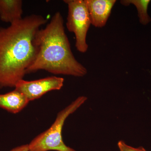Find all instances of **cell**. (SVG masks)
<instances>
[{
  "instance_id": "1",
  "label": "cell",
  "mask_w": 151,
  "mask_h": 151,
  "mask_svg": "<svg viewBox=\"0 0 151 151\" xmlns=\"http://www.w3.org/2000/svg\"><path fill=\"white\" fill-rule=\"evenodd\" d=\"M47 21L32 14L0 28V89L15 87L23 79L35 57L36 34Z\"/></svg>"
},
{
  "instance_id": "2",
  "label": "cell",
  "mask_w": 151,
  "mask_h": 151,
  "mask_svg": "<svg viewBox=\"0 0 151 151\" xmlns=\"http://www.w3.org/2000/svg\"><path fill=\"white\" fill-rule=\"evenodd\" d=\"M35 57L27 73L45 70L54 74L82 77L87 70L72 53L61 13L56 12L44 29H40L34 39Z\"/></svg>"
},
{
  "instance_id": "3",
  "label": "cell",
  "mask_w": 151,
  "mask_h": 151,
  "mask_svg": "<svg viewBox=\"0 0 151 151\" xmlns=\"http://www.w3.org/2000/svg\"><path fill=\"white\" fill-rule=\"evenodd\" d=\"M79 96L58 114L53 124L48 129L34 139L28 144L29 151H76L68 147L62 139V131L65 120L87 100Z\"/></svg>"
},
{
  "instance_id": "4",
  "label": "cell",
  "mask_w": 151,
  "mask_h": 151,
  "mask_svg": "<svg viewBox=\"0 0 151 151\" xmlns=\"http://www.w3.org/2000/svg\"><path fill=\"white\" fill-rule=\"evenodd\" d=\"M63 1L68 8L66 27L68 31L75 35L77 50L81 53H85L88 49L86 36L91 25L85 1L64 0Z\"/></svg>"
},
{
  "instance_id": "5",
  "label": "cell",
  "mask_w": 151,
  "mask_h": 151,
  "mask_svg": "<svg viewBox=\"0 0 151 151\" xmlns=\"http://www.w3.org/2000/svg\"><path fill=\"white\" fill-rule=\"evenodd\" d=\"M64 81V78L55 76L30 81L22 79L17 83L15 89L24 94L29 101H32L50 91L61 89Z\"/></svg>"
},
{
  "instance_id": "6",
  "label": "cell",
  "mask_w": 151,
  "mask_h": 151,
  "mask_svg": "<svg viewBox=\"0 0 151 151\" xmlns=\"http://www.w3.org/2000/svg\"><path fill=\"white\" fill-rule=\"evenodd\" d=\"M91 24L96 27H104L111 15L116 0H84Z\"/></svg>"
},
{
  "instance_id": "7",
  "label": "cell",
  "mask_w": 151,
  "mask_h": 151,
  "mask_svg": "<svg viewBox=\"0 0 151 151\" xmlns=\"http://www.w3.org/2000/svg\"><path fill=\"white\" fill-rule=\"evenodd\" d=\"M29 102L24 94L16 89L0 94V108L14 114L20 112Z\"/></svg>"
},
{
  "instance_id": "8",
  "label": "cell",
  "mask_w": 151,
  "mask_h": 151,
  "mask_svg": "<svg viewBox=\"0 0 151 151\" xmlns=\"http://www.w3.org/2000/svg\"><path fill=\"white\" fill-rule=\"evenodd\" d=\"M22 1L0 0V19L10 24L23 18Z\"/></svg>"
},
{
  "instance_id": "9",
  "label": "cell",
  "mask_w": 151,
  "mask_h": 151,
  "mask_svg": "<svg viewBox=\"0 0 151 151\" xmlns=\"http://www.w3.org/2000/svg\"><path fill=\"white\" fill-rule=\"evenodd\" d=\"M150 0H122L120 3L123 5L128 6L133 4L136 6L138 11V17L142 24L146 25L151 21L148 14L147 9Z\"/></svg>"
},
{
  "instance_id": "10",
  "label": "cell",
  "mask_w": 151,
  "mask_h": 151,
  "mask_svg": "<svg viewBox=\"0 0 151 151\" xmlns=\"http://www.w3.org/2000/svg\"><path fill=\"white\" fill-rule=\"evenodd\" d=\"M118 147L120 151H147L142 147L134 148L127 145L124 141H119L118 143Z\"/></svg>"
},
{
  "instance_id": "11",
  "label": "cell",
  "mask_w": 151,
  "mask_h": 151,
  "mask_svg": "<svg viewBox=\"0 0 151 151\" xmlns=\"http://www.w3.org/2000/svg\"><path fill=\"white\" fill-rule=\"evenodd\" d=\"M10 151H29L28 145H22L14 148Z\"/></svg>"
}]
</instances>
